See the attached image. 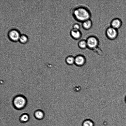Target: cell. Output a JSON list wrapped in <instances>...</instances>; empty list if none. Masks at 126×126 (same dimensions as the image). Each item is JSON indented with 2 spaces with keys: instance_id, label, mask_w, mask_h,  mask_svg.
Masks as SVG:
<instances>
[{
  "instance_id": "8",
  "label": "cell",
  "mask_w": 126,
  "mask_h": 126,
  "mask_svg": "<svg viewBox=\"0 0 126 126\" xmlns=\"http://www.w3.org/2000/svg\"><path fill=\"white\" fill-rule=\"evenodd\" d=\"M93 25L92 22L90 19L86 20L82 23V28L85 30H89L92 28Z\"/></svg>"
},
{
  "instance_id": "6",
  "label": "cell",
  "mask_w": 126,
  "mask_h": 126,
  "mask_svg": "<svg viewBox=\"0 0 126 126\" xmlns=\"http://www.w3.org/2000/svg\"><path fill=\"white\" fill-rule=\"evenodd\" d=\"M70 34L71 37L75 40L80 39L82 36V33L80 30H75L73 29L70 30Z\"/></svg>"
},
{
  "instance_id": "5",
  "label": "cell",
  "mask_w": 126,
  "mask_h": 126,
  "mask_svg": "<svg viewBox=\"0 0 126 126\" xmlns=\"http://www.w3.org/2000/svg\"><path fill=\"white\" fill-rule=\"evenodd\" d=\"M75 58L74 64L77 66H82L84 65L86 63V58L83 55H77L75 57Z\"/></svg>"
},
{
  "instance_id": "17",
  "label": "cell",
  "mask_w": 126,
  "mask_h": 126,
  "mask_svg": "<svg viewBox=\"0 0 126 126\" xmlns=\"http://www.w3.org/2000/svg\"><path fill=\"white\" fill-rule=\"evenodd\" d=\"M124 101L126 103V95L125 96L124 98Z\"/></svg>"
},
{
  "instance_id": "15",
  "label": "cell",
  "mask_w": 126,
  "mask_h": 126,
  "mask_svg": "<svg viewBox=\"0 0 126 126\" xmlns=\"http://www.w3.org/2000/svg\"><path fill=\"white\" fill-rule=\"evenodd\" d=\"M94 122L91 120L87 119L84 120L82 123V126H94Z\"/></svg>"
},
{
  "instance_id": "11",
  "label": "cell",
  "mask_w": 126,
  "mask_h": 126,
  "mask_svg": "<svg viewBox=\"0 0 126 126\" xmlns=\"http://www.w3.org/2000/svg\"><path fill=\"white\" fill-rule=\"evenodd\" d=\"M78 47L81 49H85L87 47V44L86 40L82 39L80 40L78 42Z\"/></svg>"
},
{
  "instance_id": "13",
  "label": "cell",
  "mask_w": 126,
  "mask_h": 126,
  "mask_svg": "<svg viewBox=\"0 0 126 126\" xmlns=\"http://www.w3.org/2000/svg\"><path fill=\"white\" fill-rule=\"evenodd\" d=\"M111 25L112 27L116 29L119 28L121 25V22L120 20L115 19L113 20Z\"/></svg>"
},
{
  "instance_id": "10",
  "label": "cell",
  "mask_w": 126,
  "mask_h": 126,
  "mask_svg": "<svg viewBox=\"0 0 126 126\" xmlns=\"http://www.w3.org/2000/svg\"><path fill=\"white\" fill-rule=\"evenodd\" d=\"M75 57L72 55H69L66 57L65 59V62L68 65H72L74 64Z\"/></svg>"
},
{
  "instance_id": "2",
  "label": "cell",
  "mask_w": 126,
  "mask_h": 126,
  "mask_svg": "<svg viewBox=\"0 0 126 126\" xmlns=\"http://www.w3.org/2000/svg\"><path fill=\"white\" fill-rule=\"evenodd\" d=\"M27 103V100L25 97L21 95L16 96L14 97L12 101V103L14 107L18 110L24 108L26 105Z\"/></svg>"
},
{
  "instance_id": "4",
  "label": "cell",
  "mask_w": 126,
  "mask_h": 126,
  "mask_svg": "<svg viewBox=\"0 0 126 126\" xmlns=\"http://www.w3.org/2000/svg\"><path fill=\"white\" fill-rule=\"evenodd\" d=\"M20 34V32L18 29L13 28L8 31L7 36L10 40L13 42H16L18 41Z\"/></svg>"
},
{
  "instance_id": "9",
  "label": "cell",
  "mask_w": 126,
  "mask_h": 126,
  "mask_svg": "<svg viewBox=\"0 0 126 126\" xmlns=\"http://www.w3.org/2000/svg\"><path fill=\"white\" fill-rule=\"evenodd\" d=\"M34 115L36 119L40 120L43 119L44 118V113L42 110H38L35 111L34 113Z\"/></svg>"
},
{
  "instance_id": "16",
  "label": "cell",
  "mask_w": 126,
  "mask_h": 126,
  "mask_svg": "<svg viewBox=\"0 0 126 126\" xmlns=\"http://www.w3.org/2000/svg\"><path fill=\"white\" fill-rule=\"evenodd\" d=\"M80 25L77 23H75L72 26V29L75 30H80Z\"/></svg>"
},
{
  "instance_id": "14",
  "label": "cell",
  "mask_w": 126,
  "mask_h": 126,
  "mask_svg": "<svg viewBox=\"0 0 126 126\" xmlns=\"http://www.w3.org/2000/svg\"><path fill=\"white\" fill-rule=\"evenodd\" d=\"M30 119L29 115L27 113L22 114L19 118L20 121L22 123H26L29 121Z\"/></svg>"
},
{
  "instance_id": "1",
  "label": "cell",
  "mask_w": 126,
  "mask_h": 126,
  "mask_svg": "<svg viewBox=\"0 0 126 126\" xmlns=\"http://www.w3.org/2000/svg\"><path fill=\"white\" fill-rule=\"evenodd\" d=\"M72 15L76 20L82 23L90 19L91 14L90 10L86 7L79 6L75 8L73 10Z\"/></svg>"
},
{
  "instance_id": "12",
  "label": "cell",
  "mask_w": 126,
  "mask_h": 126,
  "mask_svg": "<svg viewBox=\"0 0 126 126\" xmlns=\"http://www.w3.org/2000/svg\"><path fill=\"white\" fill-rule=\"evenodd\" d=\"M28 36L24 34H21L18 41L21 43L24 44L26 43L28 41Z\"/></svg>"
},
{
  "instance_id": "3",
  "label": "cell",
  "mask_w": 126,
  "mask_h": 126,
  "mask_svg": "<svg viewBox=\"0 0 126 126\" xmlns=\"http://www.w3.org/2000/svg\"><path fill=\"white\" fill-rule=\"evenodd\" d=\"M86 40L87 44V48H88L93 50L98 47L99 41L96 36L94 35L90 36L87 38Z\"/></svg>"
},
{
  "instance_id": "7",
  "label": "cell",
  "mask_w": 126,
  "mask_h": 126,
  "mask_svg": "<svg viewBox=\"0 0 126 126\" xmlns=\"http://www.w3.org/2000/svg\"><path fill=\"white\" fill-rule=\"evenodd\" d=\"M106 34L109 38L113 39L116 37L117 33L116 29L112 27L109 28L107 29Z\"/></svg>"
}]
</instances>
